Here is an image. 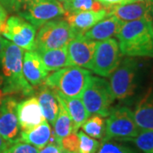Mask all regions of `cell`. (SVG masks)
<instances>
[{
	"label": "cell",
	"instance_id": "cell-19",
	"mask_svg": "<svg viewBox=\"0 0 153 153\" xmlns=\"http://www.w3.org/2000/svg\"><path fill=\"white\" fill-rule=\"evenodd\" d=\"M37 99L42 111L44 119L54 125L55 121L59 113V101L55 92L45 84L39 86Z\"/></svg>",
	"mask_w": 153,
	"mask_h": 153
},
{
	"label": "cell",
	"instance_id": "cell-13",
	"mask_svg": "<svg viewBox=\"0 0 153 153\" xmlns=\"http://www.w3.org/2000/svg\"><path fill=\"white\" fill-rule=\"evenodd\" d=\"M108 16H113L122 22H132L140 19H152L153 0L149 2L135 1L122 5L106 8Z\"/></svg>",
	"mask_w": 153,
	"mask_h": 153
},
{
	"label": "cell",
	"instance_id": "cell-23",
	"mask_svg": "<svg viewBox=\"0 0 153 153\" xmlns=\"http://www.w3.org/2000/svg\"><path fill=\"white\" fill-rule=\"evenodd\" d=\"M59 113L54 123V134L56 141L60 146V141L63 138L69 135L73 132V123L70 116L62 105L59 103Z\"/></svg>",
	"mask_w": 153,
	"mask_h": 153
},
{
	"label": "cell",
	"instance_id": "cell-39",
	"mask_svg": "<svg viewBox=\"0 0 153 153\" xmlns=\"http://www.w3.org/2000/svg\"><path fill=\"white\" fill-rule=\"evenodd\" d=\"M3 96H4V94H3V93H2V91H1V90H0V99L2 98V97H3Z\"/></svg>",
	"mask_w": 153,
	"mask_h": 153
},
{
	"label": "cell",
	"instance_id": "cell-11",
	"mask_svg": "<svg viewBox=\"0 0 153 153\" xmlns=\"http://www.w3.org/2000/svg\"><path fill=\"white\" fill-rule=\"evenodd\" d=\"M17 104L12 95H4L0 99V135L10 143L16 140L20 133Z\"/></svg>",
	"mask_w": 153,
	"mask_h": 153
},
{
	"label": "cell",
	"instance_id": "cell-28",
	"mask_svg": "<svg viewBox=\"0 0 153 153\" xmlns=\"http://www.w3.org/2000/svg\"><path fill=\"white\" fill-rule=\"evenodd\" d=\"M96 153H136L131 148L111 140H101Z\"/></svg>",
	"mask_w": 153,
	"mask_h": 153
},
{
	"label": "cell",
	"instance_id": "cell-2",
	"mask_svg": "<svg viewBox=\"0 0 153 153\" xmlns=\"http://www.w3.org/2000/svg\"><path fill=\"white\" fill-rule=\"evenodd\" d=\"M24 51L10 41H6L5 48L1 60L3 73L4 95L22 94L24 96H31L34 94V88L27 82L23 73Z\"/></svg>",
	"mask_w": 153,
	"mask_h": 153
},
{
	"label": "cell",
	"instance_id": "cell-35",
	"mask_svg": "<svg viewBox=\"0 0 153 153\" xmlns=\"http://www.w3.org/2000/svg\"><path fill=\"white\" fill-rule=\"evenodd\" d=\"M10 142L6 141L5 140H4L1 135H0V153H4L7 150V148L10 146Z\"/></svg>",
	"mask_w": 153,
	"mask_h": 153
},
{
	"label": "cell",
	"instance_id": "cell-25",
	"mask_svg": "<svg viewBox=\"0 0 153 153\" xmlns=\"http://www.w3.org/2000/svg\"><path fill=\"white\" fill-rule=\"evenodd\" d=\"M66 12L99 11L105 9L98 0H66L63 3Z\"/></svg>",
	"mask_w": 153,
	"mask_h": 153
},
{
	"label": "cell",
	"instance_id": "cell-3",
	"mask_svg": "<svg viewBox=\"0 0 153 153\" xmlns=\"http://www.w3.org/2000/svg\"><path fill=\"white\" fill-rule=\"evenodd\" d=\"M90 72L79 66H67L47 76L44 84L68 97H81L90 78Z\"/></svg>",
	"mask_w": 153,
	"mask_h": 153
},
{
	"label": "cell",
	"instance_id": "cell-26",
	"mask_svg": "<svg viewBox=\"0 0 153 153\" xmlns=\"http://www.w3.org/2000/svg\"><path fill=\"white\" fill-rule=\"evenodd\" d=\"M123 141L134 143L144 153H153V130L140 131L136 137L127 139Z\"/></svg>",
	"mask_w": 153,
	"mask_h": 153
},
{
	"label": "cell",
	"instance_id": "cell-32",
	"mask_svg": "<svg viewBox=\"0 0 153 153\" xmlns=\"http://www.w3.org/2000/svg\"><path fill=\"white\" fill-rule=\"evenodd\" d=\"M61 146L57 143H49L44 147L40 149L38 153H61Z\"/></svg>",
	"mask_w": 153,
	"mask_h": 153
},
{
	"label": "cell",
	"instance_id": "cell-41",
	"mask_svg": "<svg viewBox=\"0 0 153 153\" xmlns=\"http://www.w3.org/2000/svg\"><path fill=\"white\" fill-rule=\"evenodd\" d=\"M152 27H153V11H152Z\"/></svg>",
	"mask_w": 153,
	"mask_h": 153
},
{
	"label": "cell",
	"instance_id": "cell-30",
	"mask_svg": "<svg viewBox=\"0 0 153 153\" xmlns=\"http://www.w3.org/2000/svg\"><path fill=\"white\" fill-rule=\"evenodd\" d=\"M60 146L63 150L78 153L79 139L77 136V133L72 132L69 135L63 138L60 141Z\"/></svg>",
	"mask_w": 153,
	"mask_h": 153
},
{
	"label": "cell",
	"instance_id": "cell-21",
	"mask_svg": "<svg viewBox=\"0 0 153 153\" xmlns=\"http://www.w3.org/2000/svg\"><path fill=\"white\" fill-rule=\"evenodd\" d=\"M52 129L49 123L44 120L40 125L27 131H22L18 138L21 141L30 144L38 149H42L50 141Z\"/></svg>",
	"mask_w": 153,
	"mask_h": 153
},
{
	"label": "cell",
	"instance_id": "cell-7",
	"mask_svg": "<svg viewBox=\"0 0 153 153\" xmlns=\"http://www.w3.org/2000/svg\"><path fill=\"white\" fill-rule=\"evenodd\" d=\"M137 61L133 57L121 60L110 76V89L114 100H125L132 96L136 89Z\"/></svg>",
	"mask_w": 153,
	"mask_h": 153
},
{
	"label": "cell",
	"instance_id": "cell-5",
	"mask_svg": "<svg viewBox=\"0 0 153 153\" xmlns=\"http://www.w3.org/2000/svg\"><path fill=\"white\" fill-rule=\"evenodd\" d=\"M76 35V31L65 20L50 21L41 26L36 33L34 51L66 47Z\"/></svg>",
	"mask_w": 153,
	"mask_h": 153
},
{
	"label": "cell",
	"instance_id": "cell-15",
	"mask_svg": "<svg viewBox=\"0 0 153 153\" xmlns=\"http://www.w3.org/2000/svg\"><path fill=\"white\" fill-rule=\"evenodd\" d=\"M106 16H108V10L105 8L99 11L66 12L64 20L76 31L77 34L82 35Z\"/></svg>",
	"mask_w": 153,
	"mask_h": 153
},
{
	"label": "cell",
	"instance_id": "cell-36",
	"mask_svg": "<svg viewBox=\"0 0 153 153\" xmlns=\"http://www.w3.org/2000/svg\"><path fill=\"white\" fill-rule=\"evenodd\" d=\"M6 41L7 40L2 38L1 35H0V65H1V60H2L3 54H4V48H5Z\"/></svg>",
	"mask_w": 153,
	"mask_h": 153
},
{
	"label": "cell",
	"instance_id": "cell-34",
	"mask_svg": "<svg viewBox=\"0 0 153 153\" xmlns=\"http://www.w3.org/2000/svg\"><path fill=\"white\" fill-rule=\"evenodd\" d=\"M7 12H6L5 8L3 6V4H0V35L2 33V30L4 28V26L5 24L6 20H7Z\"/></svg>",
	"mask_w": 153,
	"mask_h": 153
},
{
	"label": "cell",
	"instance_id": "cell-4",
	"mask_svg": "<svg viewBox=\"0 0 153 153\" xmlns=\"http://www.w3.org/2000/svg\"><path fill=\"white\" fill-rule=\"evenodd\" d=\"M80 98L88 114H97L103 117H108L114 100L109 82L104 78L94 76H90Z\"/></svg>",
	"mask_w": 153,
	"mask_h": 153
},
{
	"label": "cell",
	"instance_id": "cell-17",
	"mask_svg": "<svg viewBox=\"0 0 153 153\" xmlns=\"http://www.w3.org/2000/svg\"><path fill=\"white\" fill-rule=\"evenodd\" d=\"M124 22L113 16H108L95 24L82 35L88 39L96 42L117 37Z\"/></svg>",
	"mask_w": 153,
	"mask_h": 153
},
{
	"label": "cell",
	"instance_id": "cell-24",
	"mask_svg": "<svg viewBox=\"0 0 153 153\" xmlns=\"http://www.w3.org/2000/svg\"><path fill=\"white\" fill-rule=\"evenodd\" d=\"M82 131L94 139L103 140L105 135V121L103 117L93 114L81 126Z\"/></svg>",
	"mask_w": 153,
	"mask_h": 153
},
{
	"label": "cell",
	"instance_id": "cell-29",
	"mask_svg": "<svg viewBox=\"0 0 153 153\" xmlns=\"http://www.w3.org/2000/svg\"><path fill=\"white\" fill-rule=\"evenodd\" d=\"M38 151L39 149L37 147L17 139L11 143L4 153H38Z\"/></svg>",
	"mask_w": 153,
	"mask_h": 153
},
{
	"label": "cell",
	"instance_id": "cell-31",
	"mask_svg": "<svg viewBox=\"0 0 153 153\" xmlns=\"http://www.w3.org/2000/svg\"><path fill=\"white\" fill-rule=\"evenodd\" d=\"M38 0H1V2L6 7H8L12 11L17 12L18 14L30 4Z\"/></svg>",
	"mask_w": 153,
	"mask_h": 153
},
{
	"label": "cell",
	"instance_id": "cell-14",
	"mask_svg": "<svg viewBox=\"0 0 153 153\" xmlns=\"http://www.w3.org/2000/svg\"><path fill=\"white\" fill-rule=\"evenodd\" d=\"M17 117L20 129L27 131L40 125L44 119L37 97L32 96L17 104Z\"/></svg>",
	"mask_w": 153,
	"mask_h": 153
},
{
	"label": "cell",
	"instance_id": "cell-10",
	"mask_svg": "<svg viewBox=\"0 0 153 153\" xmlns=\"http://www.w3.org/2000/svg\"><path fill=\"white\" fill-rule=\"evenodd\" d=\"M65 13L64 6L58 0H38L20 12L19 16L27 21L37 29L55 18L64 16Z\"/></svg>",
	"mask_w": 153,
	"mask_h": 153
},
{
	"label": "cell",
	"instance_id": "cell-9",
	"mask_svg": "<svg viewBox=\"0 0 153 153\" xmlns=\"http://www.w3.org/2000/svg\"><path fill=\"white\" fill-rule=\"evenodd\" d=\"M1 35L22 49L35 50L36 28L19 16L7 18Z\"/></svg>",
	"mask_w": 153,
	"mask_h": 153
},
{
	"label": "cell",
	"instance_id": "cell-18",
	"mask_svg": "<svg viewBox=\"0 0 153 153\" xmlns=\"http://www.w3.org/2000/svg\"><path fill=\"white\" fill-rule=\"evenodd\" d=\"M55 94L59 103L64 106L71 117L73 123V132L77 133L79 128L89 117L82 100L79 97H68L58 92H55Z\"/></svg>",
	"mask_w": 153,
	"mask_h": 153
},
{
	"label": "cell",
	"instance_id": "cell-12",
	"mask_svg": "<svg viewBox=\"0 0 153 153\" xmlns=\"http://www.w3.org/2000/svg\"><path fill=\"white\" fill-rule=\"evenodd\" d=\"M97 43L82 34H77L67 45L70 66L91 69Z\"/></svg>",
	"mask_w": 153,
	"mask_h": 153
},
{
	"label": "cell",
	"instance_id": "cell-27",
	"mask_svg": "<svg viewBox=\"0 0 153 153\" xmlns=\"http://www.w3.org/2000/svg\"><path fill=\"white\" fill-rule=\"evenodd\" d=\"M79 139L78 153H96L98 151L100 142L92 137L88 136L83 131L77 133Z\"/></svg>",
	"mask_w": 153,
	"mask_h": 153
},
{
	"label": "cell",
	"instance_id": "cell-37",
	"mask_svg": "<svg viewBox=\"0 0 153 153\" xmlns=\"http://www.w3.org/2000/svg\"><path fill=\"white\" fill-rule=\"evenodd\" d=\"M61 153H77V152H68V151H66V150L61 149Z\"/></svg>",
	"mask_w": 153,
	"mask_h": 153
},
{
	"label": "cell",
	"instance_id": "cell-16",
	"mask_svg": "<svg viewBox=\"0 0 153 153\" xmlns=\"http://www.w3.org/2000/svg\"><path fill=\"white\" fill-rule=\"evenodd\" d=\"M23 73L33 87H39L49 75L40 56L36 51H27L23 55Z\"/></svg>",
	"mask_w": 153,
	"mask_h": 153
},
{
	"label": "cell",
	"instance_id": "cell-22",
	"mask_svg": "<svg viewBox=\"0 0 153 153\" xmlns=\"http://www.w3.org/2000/svg\"><path fill=\"white\" fill-rule=\"evenodd\" d=\"M40 56L46 70L55 71L70 66L67 54V46L60 49L38 50L36 51Z\"/></svg>",
	"mask_w": 153,
	"mask_h": 153
},
{
	"label": "cell",
	"instance_id": "cell-8",
	"mask_svg": "<svg viewBox=\"0 0 153 153\" xmlns=\"http://www.w3.org/2000/svg\"><path fill=\"white\" fill-rule=\"evenodd\" d=\"M122 56L118 42L115 38L100 41L97 43L90 70L99 76L108 77L119 66Z\"/></svg>",
	"mask_w": 153,
	"mask_h": 153
},
{
	"label": "cell",
	"instance_id": "cell-33",
	"mask_svg": "<svg viewBox=\"0 0 153 153\" xmlns=\"http://www.w3.org/2000/svg\"><path fill=\"white\" fill-rule=\"evenodd\" d=\"M98 1L105 8H109V7L122 5L132 2H135L136 0H98Z\"/></svg>",
	"mask_w": 153,
	"mask_h": 153
},
{
	"label": "cell",
	"instance_id": "cell-1",
	"mask_svg": "<svg viewBox=\"0 0 153 153\" xmlns=\"http://www.w3.org/2000/svg\"><path fill=\"white\" fill-rule=\"evenodd\" d=\"M117 38L123 55L153 57L152 19L124 22Z\"/></svg>",
	"mask_w": 153,
	"mask_h": 153
},
{
	"label": "cell",
	"instance_id": "cell-6",
	"mask_svg": "<svg viewBox=\"0 0 153 153\" xmlns=\"http://www.w3.org/2000/svg\"><path fill=\"white\" fill-rule=\"evenodd\" d=\"M140 132L134 118L133 111L127 106L111 107L105 121V135L102 140H125L136 137Z\"/></svg>",
	"mask_w": 153,
	"mask_h": 153
},
{
	"label": "cell",
	"instance_id": "cell-38",
	"mask_svg": "<svg viewBox=\"0 0 153 153\" xmlns=\"http://www.w3.org/2000/svg\"><path fill=\"white\" fill-rule=\"evenodd\" d=\"M136 1H140V2H149V1H152V0H136Z\"/></svg>",
	"mask_w": 153,
	"mask_h": 153
},
{
	"label": "cell",
	"instance_id": "cell-40",
	"mask_svg": "<svg viewBox=\"0 0 153 153\" xmlns=\"http://www.w3.org/2000/svg\"><path fill=\"white\" fill-rule=\"evenodd\" d=\"M58 1H60V3H64V2H65L66 0H58Z\"/></svg>",
	"mask_w": 153,
	"mask_h": 153
},
{
	"label": "cell",
	"instance_id": "cell-20",
	"mask_svg": "<svg viewBox=\"0 0 153 153\" xmlns=\"http://www.w3.org/2000/svg\"><path fill=\"white\" fill-rule=\"evenodd\" d=\"M133 114L140 131L153 130V96L150 91L138 101Z\"/></svg>",
	"mask_w": 153,
	"mask_h": 153
}]
</instances>
